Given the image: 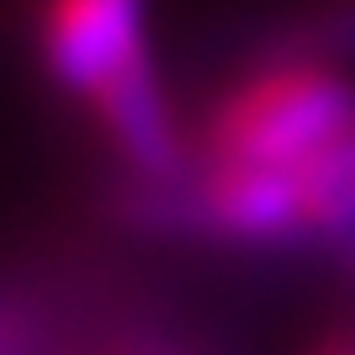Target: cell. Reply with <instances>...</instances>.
Instances as JSON below:
<instances>
[{
	"instance_id": "1",
	"label": "cell",
	"mask_w": 355,
	"mask_h": 355,
	"mask_svg": "<svg viewBox=\"0 0 355 355\" xmlns=\"http://www.w3.org/2000/svg\"><path fill=\"white\" fill-rule=\"evenodd\" d=\"M37 48L48 74L96 112L133 175L180 180L186 148L148 64L144 0H37Z\"/></svg>"
},
{
	"instance_id": "2",
	"label": "cell",
	"mask_w": 355,
	"mask_h": 355,
	"mask_svg": "<svg viewBox=\"0 0 355 355\" xmlns=\"http://www.w3.org/2000/svg\"><path fill=\"white\" fill-rule=\"evenodd\" d=\"M355 138V80L324 53H286L218 96L196 159L297 175Z\"/></svg>"
},
{
	"instance_id": "3",
	"label": "cell",
	"mask_w": 355,
	"mask_h": 355,
	"mask_svg": "<svg viewBox=\"0 0 355 355\" xmlns=\"http://www.w3.org/2000/svg\"><path fill=\"white\" fill-rule=\"evenodd\" d=\"M308 355H355V329H345V334H329V340H318Z\"/></svg>"
},
{
	"instance_id": "4",
	"label": "cell",
	"mask_w": 355,
	"mask_h": 355,
	"mask_svg": "<svg viewBox=\"0 0 355 355\" xmlns=\"http://www.w3.org/2000/svg\"><path fill=\"white\" fill-rule=\"evenodd\" d=\"M340 32H345V43H355V0H345V16H340Z\"/></svg>"
}]
</instances>
